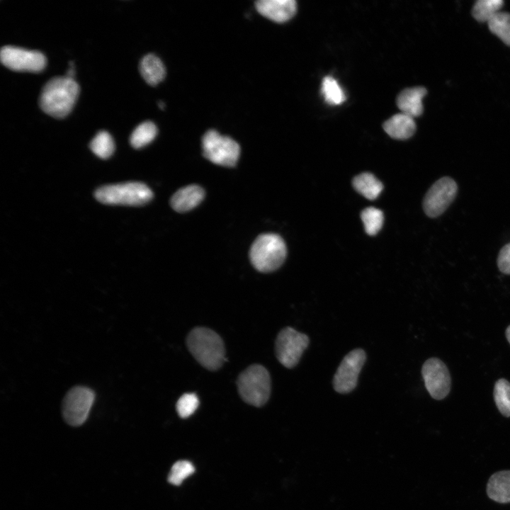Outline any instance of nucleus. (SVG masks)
Instances as JSON below:
<instances>
[{"label":"nucleus","mask_w":510,"mask_h":510,"mask_svg":"<svg viewBox=\"0 0 510 510\" xmlns=\"http://www.w3.org/2000/svg\"><path fill=\"white\" fill-rule=\"evenodd\" d=\"M79 86L74 79L56 76L50 79L42 87L39 106L46 114L63 118L72 110L78 98Z\"/></svg>","instance_id":"1"},{"label":"nucleus","mask_w":510,"mask_h":510,"mask_svg":"<svg viewBox=\"0 0 510 510\" xmlns=\"http://www.w3.org/2000/svg\"><path fill=\"white\" fill-rule=\"evenodd\" d=\"M186 345L195 359L208 370H218L225 361L224 342L210 329L193 328L187 336Z\"/></svg>","instance_id":"2"},{"label":"nucleus","mask_w":510,"mask_h":510,"mask_svg":"<svg viewBox=\"0 0 510 510\" xmlns=\"http://www.w3.org/2000/svg\"><path fill=\"white\" fill-rule=\"evenodd\" d=\"M287 249L283 239L276 234L259 235L251 245L249 257L259 271L268 273L279 268L286 257Z\"/></svg>","instance_id":"3"},{"label":"nucleus","mask_w":510,"mask_h":510,"mask_svg":"<svg viewBox=\"0 0 510 510\" xmlns=\"http://www.w3.org/2000/svg\"><path fill=\"white\" fill-rule=\"evenodd\" d=\"M238 392L247 404L257 407L265 404L271 395V378L265 367L253 364L238 376Z\"/></svg>","instance_id":"4"},{"label":"nucleus","mask_w":510,"mask_h":510,"mask_svg":"<svg viewBox=\"0 0 510 510\" xmlns=\"http://www.w3.org/2000/svg\"><path fill=\"white\" fill-rule=\"evenodd\" d=\"M95 197L104 204L136 206L148 203L153 194L145 184L129 182L102 186L96 191Z\"/></svg>","instance_id":"5"},{"label":"nucleus","mask_w":510,"mask_h":510,"mask_svg":"<svg viewBox=\"0 0 510 510\" xmlns=\"http://www.w3.org/2000/svg\"><path fill=\"white\" fill-rule=\"evenodd\" d=\"M203 156L211 162L227 167L234 166L240 154L239 144L215 130L205 133L202 139Z\"/></svg>","instance_id":"6"},{"label":"nucleus","mask_w":510,"mask_h":510,"mask_svg":"<svg viewBox=\"0 0 510 510\" xmlns=\"http://www.w3.org/2000/svg\"><path fill=\"white\" fill-rule=\"evenodd\" d=\"M95 400V392L91 388L76 385L65 395L62 404V416L65 421L73 426L83 424L87 419Z\"/></svg>","instance_id":"7"},{"label":"nucleus","mask_w":510,"mask_h":510,"mask_svg":"<svg viewBox=\"0 0 510 510\" xmlns=\"http://www.w3.org/2000/svg\"><path fill=\"white\" fill-rule=\"evenodd\" d=\"M309 343L307 335L292 327H285L280 331L276 339V358L283 366L292 368L298 363Z\"/></svg>","instance_id":"8"},{"label":"nucleus","mask_w":510,"mask_h":510,"mask_svg":"<svg viewBox=\"0 0 510 510\" xmlns=\"http://www.w3.org/2000/svg\"><path fill=\"white\" fill-rule=\"evenodd\" d=\"M0 60L5 67L16 72H39L45 69L47 63L41 52L12 45L1 47Z\"/></svg>","instance_id":"9"},{"label":"nucleus","mask_w":510,"mask_h":510,"mask_svg":"<svg viewBox=\"0 0 510 510\" xmlns=\"http://www.w3.org/2000/svg\"><path fill=\"white\" fill-rule=\"evenodd\" d=\"M458 191L455 181L444 176L437 180L426 192L423 200V209L429 217L441 215L454 200Z\"/></svg>","instance_id":"10"},{"label":"nucleus","mask_w":510,"mask_h":510,"mask_svg":"<svg viewBox=\"0 0 510 510\" xmlns=\"http://www.w3.org/2000/svg\"><path fill=\"white\" fill-rule=\"evenodd\" d=\"M366 360V352L361 348L352 350L344 356L333 378V387L337 392L346 394L356 387Z\"/></svg>","instance_id":"11"},{"label":"nucleus","mask_w":510,"mask_h":510,"mask_svg":"<svg viewBox=\"0 0 510 510\" xmlns=\"http://www.w3.org/2000/svg\"><path fill=\"white\" fill-rule=\"evenodd\" d=\"M425 387L436 400L446 397L450 390V377L446 365L438 358L426 360L421 368Z\"/></svg>","instance_id":"12"},{"label":"nucleus","mask_w":510,"mask_h":510,"mask_svg":"<svg viewBox=\"0 0 510 510\" xmlns=\"http://www.w3.org/2000/svg\"><path fill=\"white\" fill-rule=\"evenodd\" d=\"M255 5L260 14L277 23L288 21L297 11L295 0H259Z\"/></svg>","instance_id":"13"},{"label":"nucleus","mask_w":510,"mask_h":510,"mask_svg":"<svg viewBox=\"0 0 510 510\" xmlns=\"http://www.w3.org/2000/svg\"><path fill=\"white\" fill-rule=\"evenodd\" d=\"M427 93L422 86L407 88L402 90L397 96V106L401 113L412 117L421 115L424 111L422 100Z\"/></svg>","instance_id":"14"},{"label":"nucleus","mask_w":510,"mask_h":510,"mask_svg":"<svg viewBox=\"0 0 510 510\" xmlns=\"http://www.w3.org/2000/svg\"><path fill=\"white\" fill-rule=\"evenodd\" d=\"M204 190L198 185H189L178 190L171 198L172 208L178 212L189 211L203 200Z\"/></svg>","instance_id":"15"},{"label":"nucleus","mask_w":510,"mask_h":510,"mask_svg":"<svg viewBox=\"0 0 510 510\" xmlns=\"http://www.w3.org/2000/svg\"><path fill=\"white\" fill-rule=\"evenodd\" d=\"M382 126L388 135L397 140L408 139L416 130L414 118L402 113L392 115L383 123Z\"/></svg>","instance_id":"16"},{"label":"nucleus","mask_w":510,"mask_h":510,"mask_svg":"<svg viewBox=\"0 0 510 510\" xmlns=\"http://www.w3.org/2000/svg\"><path fill=\"white\" fill-rule=\"evenodd\" d=\"M487 492L489 497L497 502H510V470L492 475L487 483Z\"/></svg>","instance_id":"17"},{"label":"nucleus","mask_w":510,"mask_h":510,"mask_svg":"<svg viewBox=\"0 0 510 510\" xmlns=\"http://www.w3.org/2000/svg\"><path fill=\"white\" fill-rule=\"evenodd\" d=\"M139 69L144 81L151 86H156L165 77V67L162 60L153 54L143 57Z\"/></svg>","instance_id":"18"},{"label":"nucleus","mask_w":510,"mask_h":510,"mask_svg":"<svg viewBox=\"0 0 510 510\" xmlns=\"http://www.w3.org/2000/svg\"><path fill=\"white\" fill-rule=\"evenodd\" d=\"M353 186L356 191L368 200L377 198L383 189L380 181L368 172L356 176L353 180Z\"/></svg>","instance_id":"19"},{"label":"nucleus","mask_w":510,"mask_h":510,"mask_svg":"<svg viewBox=\"0 0 510 510\" xmlns=\"http://www.w3.org/2000/svg\"><path fill=\"white\" fill-rule=\"evenodd\" d=\"M157 134V128L154 123L145 121L140 123L132 132L130 137L131 145L136 149L143 147L150 143Z\"/></svg>","instance_id":"20"},{"label":"nucleus","mask_w":510,"mask_h":510,"mask_svg":"<svg viewBox=\"0 0 510 510\" xmlns=\"http://www.w3.org/2000/svg\"><path fill=\"white\" fill-rule=\"evenodd\" d=\"M502 0H478L472 8L473 17L480 22H489L502 7Z\"/></svg>","instance_id":"21"},{"label":"nucleus","mask_w":510,"mask_h":510,"mask_svg":"<svg viewBox=\"0 0 510 510\" xmlns=\"http://www.w3.org/2000/svg\"><path fill=\"white\" fill-rule=\"evenodd\" d=\"M489 30L510 46V13L499 11L489 22Z\"/></svg>","instance_id":"22"},{"label":"nucleus","mask_w":510,"mask_h":510,"mask_svg":"<svg viewBox=\"0 0 510 510\" xmlns=\"http://www.w3.org/2000/svg\"><path fill=\"white\" fill-rule=\"evenodd\" d=\"M322 92L324 101L330 105H340L346 100V95L337 81L331 76L322 80Z\"/></svg>","instance_id":"23"},{"label":"nucleus","mask_w":510,"mask_h":510,"mask_svg":"<svg viewBox=\"0 0 510 510\" xmlns=\"http://www.w3.org/2000/svg\"><path fill=\"white\" fill-rule=\"evenodd\" d=\"M92 152L101 159H107L112 155L115 149L114 141L106 131H100L90 143Z\"/></svg>","instance_id":"24"},{"label":"nucleus","mask_w":510,"mask_h":510,"mask_svg":"<svg viewBox=\"0 0 510 510\" xmlns=\"http://www.w3.org/2000/svg\"><path fill=\"white\" fill-rule=\"evenodd\" d=\"M494 398L499 412L510 416V383L505 379L498 380L494 388Z\"/></svg>","instance_id":"25"},{"label":"nucleus","mask_w":510,"mask_h":510,"mask_svg":"<svg viewBox=\"0 0 510 510\" xmlns=\"http://www.w3.org/2000/svg\"><path fill=\"white\" fill-rule=\"evenodd\" d=\"M361 217L368 235L376 234L382 228L384 216L380 210L373 207L365 208L361 212Z\"/></svg>","instance_id":"26"},{"label":"nucleus","mask_w":510,"mask_h":510,"mask_svg":"<svg viewBox=\"0 0 510 510\" xmlns=\"http://www.w3.org/2000/svg\"><path fill=\"white\" fill-rule=\"evenodd\" d=\"M195 471L193 464L188 460H178L171 467L168 477L169 483L180 485L183 480L192 475Z\"/></svg>","instance_id":"27"},{"label":"nucleus","mask_w":510,"mask_h":510,"mask_svg":"<svg viewBox=\"0 0 510 510\" xmlns=\"http://www.w3.org/2000/svg\"><path fill=\"white\" fill-rule=\"evenodd\" d=\"M199 405V400L195 393H185L180 397L176 405L178 414L187 418L194 413Z\"/></svg>","instance_id":"28"},{"label":"nucleus","mask_w":510,"mask_h":510,"mask_svg":"<svg viewBox=\"0 0 510 510\" xmlns=\"http://www.w3.org/2000/svg\"><path fill=\"white\" fill-rule=\"evenodd\" d=\"M497 266L502 273L510 275V243L504 245L499 252Z\"/></svg>","instance_id":"29"},{"label":"nucleus","mask_w":510,"mask_h":510,"mask_svg":"<svg viewBox=\"0 0 510 510\" xmlns=\"http://www.w3.org/2000/svg\"><path fill=\"white\" fill-rule=\"evenodd\" d=\"M506 336L510 344V326H509L506 330Z\"/></svg>","instance_id":"30"},{"label":"nucleus","mask_w":510,"mask_h":510,"mask_svg":"<svg viewBox=\"0 0 510 510\" xmlns=\"http://www.w3.org/2000/svg\"><path fill=\"white\" fill-rule=\"evenodd\" d=\"M158 106L160 109L163 110L165 107V104L162 101H159V102H158Z\"/></svg>","instance_id":"31"}]
</instances>
